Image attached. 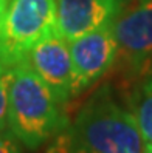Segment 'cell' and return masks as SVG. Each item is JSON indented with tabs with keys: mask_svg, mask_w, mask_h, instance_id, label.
I'll use <instances>...</instances> for the list:
<instances>
[{
	"mask_svg": "<svg viewBox=\"0 0 152 153\" xmlns=\"http://www.w3.org/2000/svg\"><path fill=\"white\" fill-rule=\"evenodd\" d=\"M25 60L51 90L59 104L65 105L71 97L76 96L68 40L58 28L34 43L26 53Z\"/></svg>",
	"mask_w": 152,
	"mask_h": 153,
	"instance_id": "obj_4",
	"label": "cell"
},
{
	"mask_svg": "<svg viewBox=\"0 0 152 153\" xmlns=\"http://www.w3.org/2000/svg\"><path fill=\"white\" fill-rule=\"evenodd\" d=\"M45 153H82V150L78 147V144L71 134L68 125L59 131L55 138H53L51 144L48 146V149L45 150Z\"/></svg>",
	"mask_w": 152,
	"mask_h": 153,
	"instance_id": "obj_9",
	"label": "cell"
},
{
	"mask_svg": "<svg viewBox=\"0 0 152 153\" xmlns=\"http://www.w3.org/2000/svg\"><path fill=\"white\" fill-rule=\"evenodd\" d=\"M68 125L64 105L22 59L11 67L8 128L26 149L36 150Z\"/></svg>",
	"mask_w": 152,
	"mask_h": 153,
	"instance_id": "obj_1",
	"label": "cell"
},
{
	"mask_svg": "<svg viewBox=\"0 0 152 153\" xmlns=\"http://www.w3.org/2000/svg\"><path fill=\"white\" fill-rule=\"evenodd\" d=\"M56 28V0H10L0 30V53L11 67Z\"/></svg>",
	"mask_w": 152,
	"mask_h": 153,
	"instance_id": "obj_3",
	"label": "cell"
},
{
	"mask_svg": "<svg viewBox=\"0 0 152 153\" xmlns=\"http://www.w3.org/2000/svg\"><path fill=\"white\" fill-rule=\"evenodd\" d=\"M130 0H56V28L70 42L112 26Z\"/></svg>",
	"mask_w": 152,
	"mask_h": 153,
	"instance_id": "obj_7",
	"label": "cell"
},
{
	"mask_svg": "<svg viewBox=\"0 0 152 153\" xmlns=\"http://www.w3.org/2000/svg\"><path fill=\"white\" fill-rule=\"evenodd\" d=\"M10 68H11V65L8 64V60L3 57V54H2V53H0V76H2V74H5V73H6V71L10 70Z\"/></svg>",
	"mask_w": 152,
	"mask_h": 153,
	"instance_id": "obj_13",
	"label": "cell"
},
{
	"mask_svg": "<svg viewBox=\"0 0 152 153\" xmlns=\"http://www.w3.org/2000/svg\"><path fill=\"white\" fill-rule=\"evenodd\" d=\"M118 56L130 71H145L152 64V0L129 5L112 25Z\"/></svg>",
	"mask_w": 152,
	"mask_h": 153,
	"instance_id": "obj_5",
	"label": "cell"
},
{
	"mask_svg": "<svg viewBox=\"0 0 152 153\" xmlns=\"http://www.w3.org/2000/svg\"><path fill=\"white\" fill-rule=\"evenodd\" d=\"M11 82V68L0 76V133L8 125V88Z\"/></svg>",
	"mask_w": 152,
	"mask_h": 153,
	"instance_id": "obj_10",
	"label": "cell"
},
{
	"mask_svg": "<svg viewBox=\"0 0 152 153\" xmlns=\"http://www.w3.org/2000/svg\"><path fill=\"white\" fill-rule=\"evenodd\" d=\"M68 47L76 94L100 80L118 59V42L112 26L76 37L68 42Z\"/></svg>",
	"mask_w": 152,
	"mask_h": 153,
	"instance_id": "obj_6",
	"label": "cell"
},
{
	"mask_svg": "<svg viewBox=\"0 0 152 153\" xmlns=\"http://www.w3.org/2000/svg\"><path fill=\"white\" fill-rule=\"evenodd\" d=\"M145 153H152V142H148L145 146Z\"/></svg>",
	"mask_w": 152,
	"mask_h": 153,
	"instance_id": "obj_14",
	"label": "cell"
},
{
	"mask_svg": "<svg viewBox=\"0 0 152 153\" xmlns=\"http://www.w3.org/2000/svg\"><path fill=\"white\" fill-rule=\"evenodd\" d=\"M129 107L138 124L143 139L152 142V77L146 79L133 90Z\"/></svg>",
	"mask_w": 152,
	"mask_h": 153,
	"instance_id": "obj_8",
	"label": "cell"
},
{
	"mask_svg": "<svg viewBox=\"0 0 152 153\" xmlns=\"http://www.w3.org/2000/svg\"><path fill=\"white\" fill-rule=\"evenodd\" d=\"M8 5H10V0H0V30H2V25H3V20H5Z\"/></svg>",
	"mask_w": 152,
	"mask_h": 153,
	"instance_id": "obj_12",
	"label": "cell"
},
{
	"mask_svg": "<svg viewBox=\"0 0 152 153\" xmlns=\"http://www.w3.org/2000/svg\"><path fill=\"white\" fill-rule=\"evenodd\" d=\"M68 128L82 153H145L132 111L115 101L109 87L88 97Z\"/></svg>",
	"mask_w": 152,
	"mask_h": 153,
	"instance_id": "obj_2",
	"label": "cell"
},
{
	"mask_svg": "<svg viewBox=\"0 0 152 153\" xmlns=\"http://www.w3.org/2000/svg\"><path fill=\"white\" fill-rule=\"evenodd\" d=\"M20 141L10 130L0 133V153H23Z\"/></svg>",
	"mask_w": 152,
	"mask_h": 153,
	"instance_id": "obj_11",
	"label": "cell"
}]
</instances>
